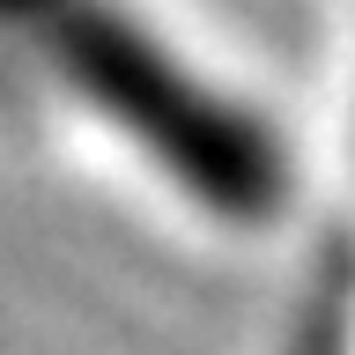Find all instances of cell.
<instances>
[{
    "mask_svg": "<svg viewBox=\"0 0 355 355\" xmlns=\"http://www.w3.org/2000/svg\"><path fill=\"white\" fill-rule=\"evenodd\" d=\"M0 15H15L37 44H52L67 74L96 104L119 111L163 163H178L185 185L207 193L215 207L252 215L274 193V148L244 119H230L215 96H200L178 67H163V52L141 44L96 0H0Z\"/></svg>",
    "mask_w": 355,
    "mask_h": 355,
    "instance_id": "cell-1",
    "label": "cell"
}]
</instances>
